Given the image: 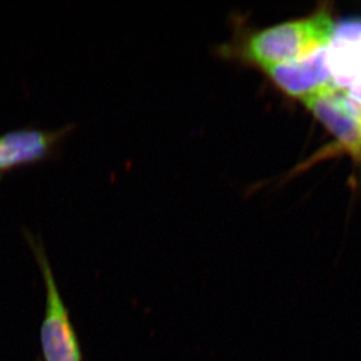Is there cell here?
Wrapping results in <instances>:
<instances>
[{"instance_id":"6da1fadb","label":"cell","mask_w":361,"mask_h":361,"mask_svg":"<svg viewBox=\"0 0 361 361\" xmlns=\"http://www.w3.org/2000/svg\"><path fill=\"white\" fill-rule=\"evenodd\" d=\"M334 30V21L323 11L307 19L289 21L259 32L250 39L247 49L249 56L267 69L296 61L327 47Z\"/></svg>"},{"instance_id":"7a4b0ae2","label":"cell","mask_w":361,"mask_h":361,"mask_svg":"<svg viewBox=\"0 0 361 361\" xmlns=\"http://www.w3.org/2000/svg\"><path fill=\"white\" fill-rule=\"evenodd\" d=\"M25 236L38 261L46 286L44 321L41 324V350L44 361H83L81 348L68 309L62 298L44 245L30 231Z\"/></svg>"},{"instance_id":"3957f363","label":"cell","mask_w":361,"mask_h":361,"mask_svg":"<svg viewBox=\"0 0 361 361\" xmlns=\"http://www.w3.org/2000/svg\"><path fill=\"white\" fill-rule=\"evenodd\" d=\"M75 126V123H68L55 130L23 128L0 135V173L21 164L49 157Z\"/></svg>"},{"instance_id":"277c9868","label":"cell","mask_w":361,"mask_h":361,"mask_svg":"<svg viewBox=\"0 0 361 361\" xmlns=\"http://www.w3.org/2000/svg\"><path fill=\"white\" fill-rule=\"evenodd\" d=\"M267 72L281 88L303 101L323 90L334 88L327 47L296 61L269 67Z\"/></svg>"},{"instance_id":"5b68a950","label":"cell","mask_w":361,"mask_h":361,"mask_svg":"<svg viewBox=\"0 0 361 361\" xmlns=\"http://www.w3.org/2000/svg\"><path fill=\"white\" fill-rule=\"evenodd\" d=\"M307 108L337 137L346 150L361 152V117L336 88L326 89L304 99Z\"/></svg>"}]
</instances>
